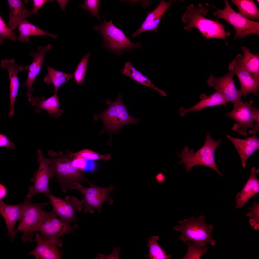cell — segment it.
<instances>
[{
  "instance_id": "1",
  "label": "cell",
  "mask_w": 259,
  "mask_h": 259,
  "mask_svg": "<svg viewBox=\"0 0 259 259\" xmlns=\"http://www.w3.org/2000/svg\"><path fill=\"white\" fill-rule=\"evenodd\" d=\"M71 153H57L53 150L48 152L50 156L48 162L53 177H56L64 193L68 189L71 190L74 184L79 181L90 185L92 183L86 178L83 170L74 165L75 159Z\"/></svg>"
},
{
  "instance_id": "2",
  "label": "cell",
  "mask_w": 259,
  "mask_h": 259,
  "mask_svg": "<svg viewBox=\"0 0 259 259\" xmlns=\"http://www.w3.org/2000/svg\"><path fill=\"white\" fill-rule=\"evenodd\" d=\"M208 13V10L201 4H199L197 8L193 4L189 5L182 18V21L186 24L184 29L189 31L193 28H196L206 39H222L226 45H228V43L225 38L230 35V32H226L224 26L218 21L205 18L204 16H206Z\"/></svg>"
},
{
  "instance_id": "3",
  "label": "cell",
  "mask_w": 259,
  "mask_h": 259,
  "mask_svg": "<svg viewBox=\"0 0 259 259\" xmlns=\"http://www.w3.org/2000/svg\"><path fill=\"white\" fill-rule=\"evenodd\" d=\"M206 139L202 146L197 151L194 152L193 149L189 150V148L185 146L181 151V154L178 152L176 154L181 159L177 163L181 165L185 164L186 171L188 172L191 169L196 165H201L211 168L216 171L221 177L224 176L218 170L215 164L214 154L216 149L221 144V139L216 141L211 137L209 132H206Z\"/></svg>"
},
{
  "instance_id": "4",
  "label": "cell",
  "mask_w": 259,
  "mask_h": 259,
  "mask_svg": "<svg viewBox=\"0 0 259 259\" xmlns=\"http://www.w3.org/2000/svg\"><path fill=\"white\" fill-rule=\"evenodd\" d=\"M106 103L108 106V107L101 113L95 114L93 119L96 121L99 118L101 119L104 124L103 130L107 131L111 135L113 133L118 134L123 126L130 124H137L141 120L134 118L130 115L127 106L123 102L120 94L115 101L112 102L108 99Z\"/></svg>"
},
{
  "instance_id": "5",
  "label": "cell",
  "mask_w": 259,
  "mask_h": 259,
  "mask_svg": "<svg viewBox=\"0 0 259 259\" xmlns=\"http://www.w3.org/2000/svg\"><path fill=\"white\" fill-rule=\"evenodd\" d=\"M205 218L202 214L198 218L191 216L188 219L178 220L180 225L173 228L181 232L179 238L184 242L190 240L195 244L203 247L208 244L215 246V242L211 237L213 225L207 224Z\"/></svg>"
},
{
  "instance_id": "6",
  "label": "cell",
  "mask_w": 259,
  "mask_h": 259,
  "mask_svg": "<svg viewBox=\"0 0 259 259\" xmlns=\"http://www.w3.org/2000/svg\"><path fill=\"white\" fill-rule=\"evenodd\" d=\"M53 209L50 212L42 210L37 231L44 239L49 240L60 247L63 245L61 237L66 234L73 233L79 227L77 224L73 226L60 218Z\"/></svg>"
},
{
  "instance_id": "7",
  "label": "cell",
  "mask_w": 259,
  "mask_h": 259,
  "mask_svg": "<svg viewBox=\"0 0 259 259\" xmlns=\"http://www.w3.org/2000/svg\"><path fill=\"white\" fill-rule=\"evenodd\" d=\"M104 16L103 23L100 25L94 26V30L99 33L103 38V47L111 51L121 54L123 50L141 47L139 43H132L123 31L116 26L112 22V19L106 21Z\"/></svg>"
},
{
  "instance_id": "8",
  "label": "cell",
  "mask_w": 259,
  "mask_h": 259,
  "mask_svg": "<svg viewBox=\"0 0 259 259\" xmlns=\"http://www.w3.org/2000/svg\"><path fill=\"white\" fill-rule=\"evenodd\" d=\"M253 100L249 102L246 101L234 106L233 110L225 114L236 123L232 128L234 131L244 136L247 135L246 131L250 128L252 131L257 133L259 130V110L252 106Z\"/></svg>"
},
{
  "instance_id": "9",
  "label": "cell",
  "mask_w": 259,
  "mask_h": 259,
  "mask_svg": "<svg viewBox=\"0 0 259 259\" xmlns=\"http://www.w3.org/2000/svg\"><path fill=\"white\" fill-rule=\"evenodd\" d=\"M26 197L25 202L19 224L15 230L16 235L19 231L22 233L21 239L24 243L27 241L33 242V233L37 231L42 208L50 202L35 203L30 201Z\"/></svg>"
},
{
  "instance_id": "10",
  "label": "cell",
  "mask_w": 259,
  "mask_h": 259,
  "mask_svg": "<svg viewBox=\"0 0 259 259\" xmlns=\"http://www.w3.org/2000/svg\"><path fill=\"white\" fill-rule=\"evenodd\" d=\"M90 185L89 187H85L78 182L74 184L71 190H77L83 195V198L80 201L82 204L85 206L84 212L85 213L89 212L91 214L94 213L95 211L93 208H94L100 214L102 207L105 201H107L110 205L113 203V200L109 194L115 187L111 184L108 187H102L95 185L93 183Z\"/></svg>"
},
{
  "instance_id": "11",
  "label": "cell",
  "mask_w": 259,
  "mask_h": 259,
  "mask_svg": "<svg viewBox=\"0 0 259 259\" xmlns=\"http://www.w3.org/2000/svg\"><path fill=\"white\" fill-rule=\"evenodd\" d=\"M225 7L223 10L216 8L213 13L218 18L225 20L235 28V39L244 38L247 35L254 33L259 35V22L248 19L235 11L230 6L228 1L224 0Z\"/></svg>"
},
{
  "instance_id": "12",
  "label": "cell",
  "mask_w": 259,
  "mask_h": 259,
  "mask_svg": "<svg viewBox=\"0 0 259 259\" xmlns=\"http://www.w3.org/2000/svg\"><path fill=\"white\" fill-rule=\"evenodd\" d=\"M37 161L39 163L38 169L35 172L31 181L32 186H29L26 197L30 199L35 195L42 193L45 195L50 193L49 182L53 177L49 165L48 159L44 156L42 151H37Z\"/></svg>"
},
{
  "instance_id": "13",
  "label": "cell",
  "mask_w": 259,
  "mask_h": 259,
  "mask_svg": "<svg viewBox=\"0 0 259 259\" xmlns=\"http://www.w3.org/2000/svg\"><path fill=\"white\" fill-rule=\"evenodd\" d=\"M46 195L49 199L50 204L53 206L54 212L61 219L70 224L77 220L76 213L77 211H81L82 204L77 198L68 196L63 200L50 192Z\"/></svg>"
},
{
  "instance_id": "14",
  "label": "cell",
  "mask_w": 259,
  "mask_h": 259,
  "mask_svg": "<svg viewBox=\"0 0 259 259\" xmlns=\"http://www.w3.org/2000/svg\"><path fill=\"white\" fill-rule=\"evenodd\" d=\"M243 55L238 54L228 65L230 72L237 76L240 84V90L242 96L246 97L252 93L258 96L259 82L246 69L242 62Z\"/></svg>"
},
{
  "instance_id": "15",
  "label": "cell",
  "mask_w": 259,
  "mask_h": 259,
  "mask_svg": "<svg viewBox=\"0 0 259 259\" xmlns=\"http://www.w3.org/2000/svg\"><path fill=\"white\" fill-rule=\"evenodd\" d=\"M235 74L230 72L225 75L219 78L214 77L213 75L210 76L207 83L222 94L227 102H231L234 106L241 102L242 96L240 90L236 88L233 77Z\"/></svg>"
},
{
  "instance_id": "16",
  "label": "cell",
  "mask_w": 259,
  "mask_h": 259,
  "mask_svg": "<svg viewBox=\"0 0 259 259\" xmlns=\"http://www.w3.org/2000/svg\"><path fill=\"white\" fill-rule=\"evenodd\" d=\"M52 47V45L50 44L44 47L40 46L38 47L37 52L32 51L29 54V55L33 58L34 60L32 63L26 66L25 69L28 72L25 83L27 88L26 94L30 102H32L33 97L31 94L34 90L32 88V85L40 71L45 54Z\"/></svg>"
},
{
  "instance_id": "17",
  "label": "cell",
  "mask_w": 259,
  "mask_h": 259,
  "mask_svg": "<svg viewBox=\"0 0 259 259\" xmlns=\"http://www.w3.org/2000/svg\"><path fill=\"white\" fill-rule=\"evenodd\" d=\"M0 66L3 69H7L10 79V108L8 116L11 117L14 115V108L16 99L20 85L17 75L18 72H21L23 67L19 65L13 59H2Z\"/></svg>"
},
{
  "instance_id": "18",
  "label": "cell",
  "mask_w": 259,
  "mask_h": 259,
  "mask_svg": "<svg viewBox=\"0 0 259 259\" xmlns=\"http://www.w3.org/2000/svg\"><path fill=\"white\" fill-rule=\"evenodd\" d=\"M25 204L24 200L21 204L16 205L8 204L2 200L0 201V213L6 224L8 237L12 241L16 235L15 225L21 218Z\"/></svg>"
},
{
  "instance_id": "19",
  "label": "cell",
  "mask_w": 259,
  "mask_h": 259,
  "mask_svg": "<svg viewBox=\"0 0 259 259\" xmlns=\"http://www.w3.org/2000/svg\"><path fill=\"white\" fill-rule=\"evenodd\" d=\"M35 241L37 243L36 247L27 255H33L35 259H61L63 252L58 249L57 245L43 238L40 233L36 234Z\"/></svg>"
},
{
  "instance_id": "20",
  "label": "cell",
  "mask_w": 259,
  "mask_h": 259,
  "mask_svg": "<svg viewBox=\"0 0 259 259\" xmlns=\"http://www.w3.org/2000/svg\"><path fill=\"white\" fill-rule=\"evenodd\" d=\"M226 138L232 143L240 157L242 167H246V162L248 159L259 148V139L256 134L244 139L231 137L228 135Z\"/></svg>"
},
{
  "instance_id": "21",
  "label": "cell",
  "mask_w": 259,
  "mask_h": 259,
  "mask_svg": "<svg viewBox=\"0 0 259 259\" xmlns=\"http://www.w3.org/2000/svg\"><path fill=\"white\" fill-rule=\"evenodd\" d=\"M259 170L255 167H252L250 176L242 190L238 193L236 197V208L243 207L251 198L259 192V181L256 175Z\"/></svg>"
},
{
  "instance_id": "22",
  "label": "cell",
  "mask_w": 259,
  "mask_h": 259,
  "mask_svg": "<svg viewBox=\"0 0 259 259\" xmlns=\"http://www.w3.org/2000/svg\"><path fill=\"white\" fill-rule=\"evenodd\" d=\"M57 93L46 99L44 96L39 97H33L31 102L32 106L35 107L34 112L39 113L41 110H46L49 115L53 118H58L64 112L59 107V100Z\"/></svg>"
},
{
  "instance_id": "23",
  "label": "cell",
  "mask_w": 259,
  "mask_h": 259,
  "mask_svg": "<svg viewBox=\"0 0 259 259\" xmlns=\"http://www.w3.org/2000/svg\"><path fill=\"white\" fill-rule=\"evenodd\" d=\"M200 101L193 107L186 109L181 107L179 113L180 116L183 117L188 112L193 111H200L203 109L219 105L225 106L227 101L223 96L216 91L213 94L207 95L202 93L200 96Z\"/></svg>"
},
{
  "instance_id": "24",
  "label": "cell",
  "mask_w": 259,
  "mask_h": 259,
  "mask_svg": "<svg viewBox=\"0 0 259 259\" xmlns=\"http://www.w3.org/2000/svg\"><path fill=\"white\" fill-rule=\"evenodd\" d=\"M10 8L9 21L8 25L12 30L16 29L22 21L31 15V12L24 6L21 0H8Z\"/></svg>"
},
{
  "instance_id": "25",
  "label": "cell",
  "mask_w": 259,
  "mask_h": 259,
  "mask_svg": "<svg viewBox=\"0 0 259 259\" xmlns=\"http://www.w3.org/2000/svg\"><path fill=\"white\" fill-rule=\"evenodd\" d=\"M121 74L127 76L137 82L144 86L149 87L158 92L162 96H166L167 94L164 91L161 90L152 83L147 77L143 75L136 70L132 63L129 62H125Z\"/></svg>"
},
{
  "instance_id": "26",
  "label": "cell",
  "mask_w": 259,
  "mask_h": 259,
  "mask_svg": "<svg viewBox=\"0 0 259 259\" xmlns=\"http://www.w3.org/2000/svg\"><path fill=\"white\" fill-rule=\"evenodd\" d=\"M18 29L20 35L18 37V40L21 42H29L30 40V37L32 36L46 35L54 38H57V35L46 32L33 25L26 19L19 24Z\"/></svg>"
},
{
  "instance_id": "27",
  "label": "cell",
  "mask_w": 259,
  "mask_h": 259,
  "mask_svg": "<svg viewBox=\"0 0 259 259\" xmlns=\"http://www.w3.org/2000/svg\"><path fill=\"white\" fill-rule=\"evenodd\" d=\"M48 74L44 78V81L47 84H52L54 86V91L57 93L59 87L65 82L72 79L74 73H66L56 70L49 66L47 67Z\"/></svg>"
},
{
  "instance_id": "28",
  "label": "cell",
  "mask_w": 259,
  "mask_h": 259,
  "mask_svg": "<svg viewBox=\"0 0 259 259\" xmlns=\"http://www.w3.org/2000/svg\"><path fill=\"white\" fill-rule=\"evenodd\" d=\"M243 52L242 61L244 66L259 82V56L257 54L251 53L248 48L241 46Z\"/></svg>"
},
{
  "instance_id": "29",
  "label": "cell",
  "mask_w": 259,
  "mask_h": 259,
  "mask_svg": "<svg viewBox=\"0 0 259 259\" xmlns=\"http://www.w3.org/2000/svg\"><path fill=\"white\" fill-rule=\"evenodd\" d=\"M237 7L239 13L246 18L253 20L259 18V10L253 0H232Z\"/></svg>"
},
{
  "instance_id": "30",
  "label": "cell",
  "mask_w": 259,
  "mask_h": 259,
  "mask_svg": "<svg viewBox=\"0 0 259 259\" xmlns=\"http://www.w3.org/2000/svg\"><path fill=\"white\" fill-rule=\"evenodd\" d=\"M159 239L158 236H153L149 237L147 243L149 247V253L147 255L150 259H169L171 255L167 254L158 243L157 241Z\"/></svg>"
},
{
  "instance_id": "31",
  "label": "cell",
  "mask_w": 259,
  "mask_h": 259,
  "mask_svg": "<svg viewBox=\"0 0 259 259\" xmlns=\"http://www.w3.org/2000/svg\"><path fill=\"white\" fill-rule=\"evenodd\" d=\"M72 157L75 160H102L104 161L110 159L111 156L110 154L101 155L92 150L88 149H83L79 151L71 153Z\"/></svg>"
},
{
  "instance_id": "32",
  "label": "cell",
  "mask_w": 259,
  "mask_h": 259,
  "mask_svg": "<svg viewBox=\"0 0 259 259\" xmlns=\"http://www.w3.org/2000/svg\"><path fill=\"white\" fill-rule=\"evenodd\" d=\"M90 56V53L88 52L83 56L73 73L74 81L77 85H80L83 82Z\"/></svg>"
},
{
  "instance_id": "33",
  "label": "cell",
  "mask_w": 259,
  "mask_h": 259,
  "mask_svg": "<svg viewBox=\"0 0 259 259\" xmlns=\"http://www.w3.org/2000/svg\"><path fill=\"white\" fill-rule=\"evenodd\" d=\"M171 1L168 2L161 0L157 7L153 11L147 12V15L144 21L155 20L161 18L164 13L171 5Z\"/></svg>"
},
{
  "instance_id": "34",
  "label": "cell",
  "mask_w": 259,
  "mask_h": 259,
  "mask_svg": "<svg viewBox=\"0 0 259 259\" xmlns=\"http://www.w3.org/2000/svg\"><path fill=\"white\" fill-rule=\"evenodd\" d=\"M188 246L187 254L182 259H200L205 253H206L208 248L191 243L189 241L184 242Z\"/></svg>"
},
{
  "instance_id": "35",
  "label": "cell",
  "mask_w": 259,
  "mask_h": 259,
  "mask_svg": "<svg viewBox=\"0 0 259 259\" xmlns=\"http://www.w3.org/2000/svg\"><path fill=\"white\" fill-rule=\"evenodd\" d=\"M253 206L248 209L250 212L246 216L249 217V222L251 226L255 230H259V202L253 203Z\"/></svg>"
},
{
  "instance_id": "36",
  "label": "cell",
  "mask_w": 259,
  "mask_h": 259,
  "mask_svg": "<svg viewBox=\"0 0 259 259\" xmlns=\"http://www.w3.org/2000/svg\"><path fill=\"white\" fill-rule=\"evenodd\" d=\"M100 0H85L83 4L80 6L83 9L87 10L91 16H95L99 20L100 18L99 14V7Z\"/></svg>"
},
{
  "instance_id": "37",
  "label": "cell",
  "mask_w": 259,
  "mask_h": 259,
  "mask_svg": "<svg viewBox=\"0 0 259 259\" xmlns=\"http://www.w3.org/2000/svg\"><path fill=\"white\" fill-rule=\"evenodd\" d=\"M12 30L6 25L0 16V44H2L3 43V40L6 39H9L15 41L17 38L15 36L16 34L15 32H12Z\"/></svg>"
},
{
  "instance_id": "38",
  "label": "cell",
  "mask_w": 259,
  "mask_h": 259,
  "mask_svg": "<svg viewBox=\"0 0 259 259\" xmlns=\"http://www.w3.org/2000/svg\"><path fill=\"white\" fill-rule=\"evenodd\" d=\"M0 146L5 147L11 150L14 148L15 145L12 141H10L6 136L1 133L0 134Z\"/></svg>"
},
{
  "instance_id": "39",
  "label": "cell",
  "mask_w": 259,
  "mask_h": 259,
  "mask_svg": "<svg viewBox=\"0 0 259 259\" xmlns=\"http://www.w3.org/2000/svg\"><path fill=\"white\" fill-rule=\"evenodd\" d=\"M53 0H33V8L31 12L34 14H37L39 12V9L46 3L49 1L53 2Z\"/></svg>"
},
{
  "instance_id": "40",
  "label": "cell",
  "mask_w": 259,
  "mask_h": 259,
  "mask_svg": "<svg viewBox=\"0 0 259 259\" xmlns=\"http://www.w3.org/2000/svg\"><path fill=\"white\" fill-rule=\"evenodd\" d=\"M7 193V190L6 187L3 185L0 184V201L6 196Z\"/></svg>"
},
{
  "instance_id": "41",
  "label": "cell",
  "mask_w": 259,
  "mask_h": 259,
  "mask_svg": "<svg viewBox=\"0 0 259 259\" xmlns=\"http://www.w3.org/2000/svg\"><path fill=\"white\" fill-rule=\"evenodd\" d=\"M166 176L163 173H159L157 174L155 176L156 180L159 182L164 181L166 179Z\"/></svg>"
},
{
  "instance_id": "42",
  "label": "cell",
  "mask_w": 259,
  "mask_h": 259,
  "mask_svg": "<svg viewBox=\"0 0 259 259\" xmlns=\"http://www.w3.org/2000/svg\"><path fill=\"white\" fill-rule=\"evenodd\" d=\"M257 1L259 3V0H257Z\"/></svg>"
}]
</instances>
